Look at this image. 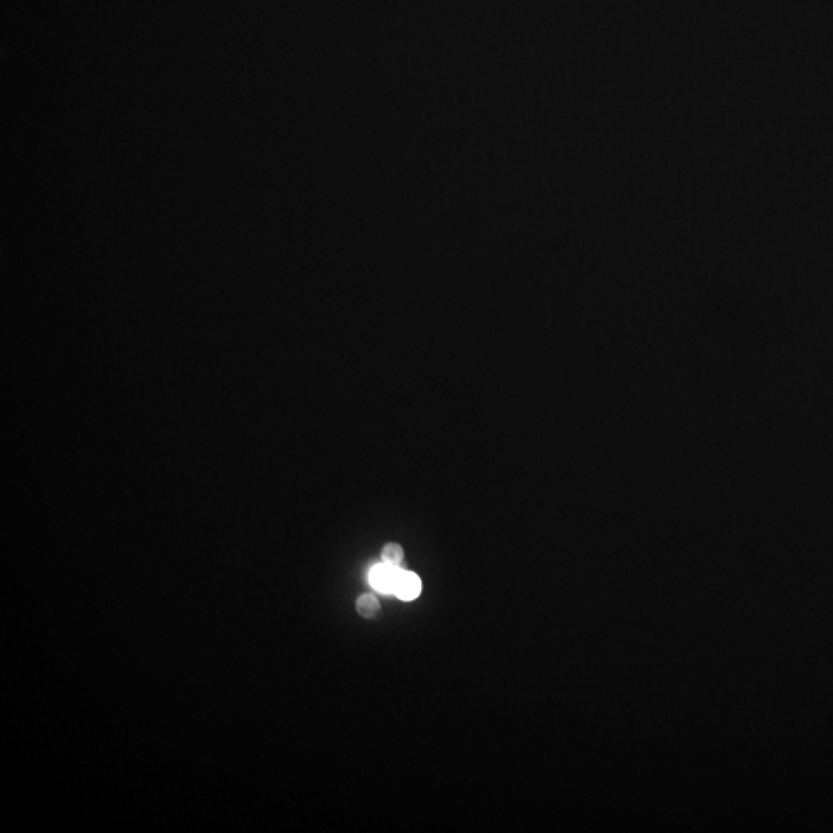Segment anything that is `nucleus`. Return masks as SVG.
Here are the masks:
<instances>
[{"label":"nucleus","mask_w":833,"mask_h":833,"mask_svg":"<svg viewBox=\"0 0 833 833\" xmlns=\"http://www.w3.org/2000/svg\"><path fill=\"white\" fill-rule=\"evenodd\" d=\"M402 574L400 567L394 565L383 564L372 568L369 579H371L372 587L377 590L385 591V593H394L395 585H397L398 577Z\"/></svg>","instance_id":"obj_1"},{"label":"nucleus","mask_w":833,"mask_h":833,"mask_svg":"<svg viewBox=\"0 0 833 833\" xmlns=\"http://www.w3.org/2000/svg\"><path fill=\"white\" fill-rule=\"evenodd\" d=\"M420 591H422L420 577L417 574L402 571V574L398 577L397 585H395L394 593L403 601H412L415 597L420 596Z\"/></svg>","instance_id":"obj_2"},{"label":"nucleus","mask_w":833,"mask_h":833,"mask_svg":"<svg viewBox=\"0 0 833 833\" xmlns=\"http://www.w3.org/2000/svg\"><path fill=\"white\" fill-rule=\"evenodd\" d=\"M380 610H382V607H380V602L374 594H363V596L358 597L357 611L361 618L374 619L380 613Z\"/></svg>","instance_id":"obj_3"},{"label":"nucleus","mask_w":833,"mask_h":833,"mask_svg":"<svg viewBox=\"0 0 833 833\" xmlns=\"http://www.w3.org/2000/svg\"><path fill=\"white\" fill-rule=\"evenodd\" d=\"M403 556V548L398 545V543H388L385 548H383V562L385 564L394 565V567H400L402 564Z\"/></svg>","instance_id":"obj_4"}]
</instances>
